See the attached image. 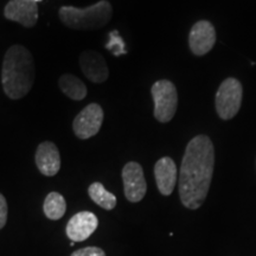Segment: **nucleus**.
Masks as SVG:
<instances>
[{
	"mask_svg": "<svg viewBox=\"0 0 256 256\" xmlns=\"http://www.w3.org/2000/svg\"><path fill=\"white\" fill-rule=\"evenodd\" d=\"M215 166V148L206 136L188 144L179 174V196L183 206L196 210L206 200Z\"/></svg>",
	"mask_w": 256,
	"mask_h": 256,
	"instance_id": "nucleus-1",
	"label": "nucleus"
},
{
	"mask_svg": "<svg viewBox=\"0 0 256 256\" xmlns=\"http://www.w3.org/2000/svg\"><path fill=\"white\" fill-rule=\"evenodd\" d=\"M34 78V60L30 51L20 44L10 46L2 68V83L5 95L11 100L23 98L31 90Z\"/></svg>",
	"mask_w": 256,
	"mask_h": 256,
	"instance_id": "nucleus-2",
	"label": "nucleus"
},
{
	"mask_svg": "<svg viewBox=\"0 0 256 256\" xmlns=\"http://www.w3.org/2000/svg\"><path fill=\"white\" fill-rule=\"evenodd\" d=\"M112 16H113V8L107 0H101L86 8L62 6L58 10L60 22L72 30H98L110 23Z\"/></svg>",
	"mask_w": 256,
	"mask_h": 256,
	"instance_id": "nucleus-3",
	"label": "nucleus"
},
{
	"mask_svg": "<svg viewBox=\"0 0 256 256\" xmlns=\"http://www.w3.org/2000/svg\"><path fill=\"white\" fill-rule=\"evenodd\" d=\"M154 101V116L162 124L174 119L178 107V92L176 86L168 80L156 81L151 88Z\"/></svg>",
	"mask_w": 256,
	"mask_h": 256,
	"instance_id": "nucleus-4",
	"label": "nucleus"
},
{
	"mask_svg": "<svg viewBox=\"0 0 256 256\" xmlns=\"http://www.w3.org/2000/svg\"><path fill=\"white\" fill-rule=\"evenodd\" d=\"M243 89L238 80H224L216 92V110L220 119L230 120L238 113L242 104Z\"/></svg>",
	"mask_w": 256,
	"mask_h": 256,
	"instance_id": "nucleus-5",
	"label": "nucleus"
},
{
	"mask_svg": "<svg viewBox=\"0 0 256 256\" xmlns=\"http://www.w3.org/2000/svg\"><path fill=\"white\" fill-rule=\"evenodd\" d=\"M104 110L98 104H90L76 115L72 122V130L81 140L90 139L100 132L104 124Z\"/></svg>",
	"mask_w": 256,
	"mask_h": 256,
	"instance_id": "nucleus-6",
	"label": "nucleus"
},
{
	"mask_svg": "<svg viewBox=\"0 0 256 256\" xmlns=\"http://www.w3.org/2000/svg\"><path fill=\"white\" fill-rule=\"evenodd\" d=\"M124 196L132 203L142 200L147 191V183L144 170L139 162H130L122 168Z\"/></svg>",
	"mask_w": 256,
	"mask_h": 256,
	"instance_id": "nucleus-7",
	"label": "nucleus"
},
{
	"mask_svg": "<svg viewBox=\"0 0 256 256\" xmlns=\"http://www.w3.org/2000/svg\"><path fill=\"white\" fill-rule=\"evenodd\" d=\"M4 16L24 28H34L38 22V4L34 0H10L4 8Z\"/></svg>",
	"mask_w": 256,
	"mask_h": 256,
	"instance_id": "nucleus-8",
	"label": "nucleus"
},
{
	"mask_svg": "<svg viewBox=\"0 0 256 256\" xmlns=\"http://www.w3.org/2000/svg\"><path fill=\"white\" fill-rule=\"evenodd\" d=\"M216 44V30L208 20H200L194 25L188 34V46L192 54L204 56Z\"/></svg>",
	"mask_w": 256,
	"mask_h": 256,
	"instance_id": "nucleus-9",
	"label": "nucleus"
},
{
	"mask_svg": "<svg viewBox=\"0 0 256 256\" xmlns=\"http://www.w3.org/2000/svg\"><path fill=\"white\" fill-rule=\"evenodd\" d=\"M98 220L90 211H81L74 215L66 223V236L72 242H83L88 240L98 229Z\"/></svg>",
	"mask_w": 256,
	"mask_h": 256,
	"instance_id": "nucleus-10",
	"label": "nucleus"
},
{
	"mask_svg": "<svg viewBox=\"0 0 256 256\" xmlns=\"http://www.w3.org/2000/svg\"><path fill=\"white\" fill-rule=\"evenodd\" d=\"M80 66L86 78L94 83H104L110 76L107 63L98 51L87 50L82 52L80 56Z\"/></svg>",
	"mask_w": 256,
	"mask_h": 256,
	"instance_id": "nucleus-11",
	"label": "nucleus"
},
{
	"mask_svg": "<svg viewBox=\"0 0 256 256\" xmlns=\"http://www.w3.org/2000/svg\"><path fill=\"white\" fill-rule=\"evenodd\" d=\"M37 168L46 177H54L60 168V156L57 146L51 142H43L37 147L34 156Z\"/></svg>",
	"mask_w": 256,
	"mask_h": 256,
	"instance_id": "nucleus-12",
	"label": "nucleus"
},
{
	"mask_svg": "<svg viewBox=\"0 0 256 256\" xmlns=\"http://www.w3.org/2000/svg\"><path fill=\"white\" fill-rule=\"evenodd\" d=\"M156 188L164 196H170L174 190L178 179V170L176 162L168 156L159 159L154 166Z\"/></svg>",
	"mask_w": 256,
	"mask_h": 256,
	"instance_id": "nucleus-13",
	"label": "nucleus"
},
{
	"mask_svg": "<svg viewBox=\"0 0 256 256\" xmlns=\"http://www.w3.org/2000/svg\"><path fill=\"white\" fill-rule=\"evenodd\" d=\"M60 89L64 95L74 101H81L87 96V87L84 82L72 74H64L58 80Z\"/></svg>",
	"mask_w": 256,
	"mask_h": 256,
	"instance_id": "nucleus-14",
	"label": "nucleus"
},
{
	"mask_svg": "<svg viewBox=\"0 0 256 256\" xmlns=\"http://www.w3.org/2000/svg\"><path fill=\"white\" fill-rule=\"evenodd\" d=\"M43 211L44 215L51 220H60L66 215V202L58 192H50L44 200Z\"/></svg>",
	"mask_w": 256,
	"mask_h": 256,
	"instance_id": "nucleus-15",
	"label": "nucleus"
},
{
	"mask_svg": "<svg viewBox=\"0 0 256 256\" xmlns=\"http://www.w3.org/2000/svg\"><path fill=\"white\" fill-rule=\"evenodd\" d=\"M88 194L90 200L102 209L113 210L116 206V197L112 192L106 190L104 185L98 182H95L88 188Z\"/></svg>",
	"mask_w": 256,
	"mask_h": 256,
	"instance_id": "nucleus-16",
	"label": "nucleus"
},
{
	"mask_svg": "<svg viewBox=\"0 0 256 256\" xmlns=\"http://www.w3.org/2000/svg\"><path fill=\"white\" fill-rule=\"evenodd\" d=\"M108 50H110L114 55L120 56L126 54V50H124V43L122 38L120 37L119 32L118 31H112L110 34V42L106 46Z\"/></svg>",
	"mask_w": 256,
	"mask_h": 256,
	"instance_id": "nucleus-17",
	"label": "nucleus"
},
{
	"mask_svg": "<svg viewBox=\"0 0 256 256\" xmlns=\"http://www.w3.org/2000/svg\"><path fill=\"white\" fill-rule=\"evenodd\" d=\"M70 256H106V252L98 247H86L75 250Z\"/></svg>",
	"mask_w": 256,
	"mask_h": 256,
	"instance_id": "nucleus-18",
	"label": "nucleus"
},
{
	"mask_svg": "<svg viewBox=\"0 0 256 256\" xmlns=\"http://www.w3.org/2000/svg\"><path fill=\"white\" fill-rule=\"evenodd\" d=\"M8 202H6V198L0 194V230L4 228L6 222H8Z\"/></svg>",
	"mask_w": 256,
	"mask_h": 256,
	"instance_id": "nucleus-19",
	"label": "nucleus"
},
{
	"mask_svg": "<svg viewBox=\"0 0 256 256\" xmlns=\"http://www.w3.org/2000/svg\"><path fill=\"white\" fill-rule=\"evenodd\" d=\"M34 2H40V0H34Z\"/></svg>",
	"mask_w": 256,
	"mask_h": 256,
	"instance_id": "nucleus-20",
	"label": "nucleus"
}]
</instances>
